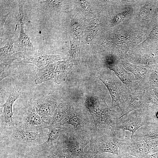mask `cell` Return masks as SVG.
<instances>
[{"label": "cell", "mask_w": 158, "mask_h": 158, "mask_svg": "<svg viewBox=\"0 0 158 158\" xmlns=\"http://www.w3.org/2000/svg\"><path fill=\"white\" fill-rule=\"evenodd\" d=\"M12 73L11 66L0 65V81L11 75Z\"/></svg>", "instance_id": "30"}, {"label": "cell", "mask_w": 158, "mask_h": 158, "mask_svg": "<svg viewBox=\"0 0 158 158\" xmlns=\"http://www.w3.org/2000/svg\"><path fill=\"white\" fill-rule=\"evenodd\" d=\"M99 18V15L95 16L86 28L84 37L85 42L87 45L92 43L98 34Z\"/></svg>", "instance_id": "26"}, {"label": "cell", "mask_w": 158, "mask_h": 158, "mask_svg": "<svg viewBox=\"0 0 158 158\" xmlns=\"http://www.w3.org/2000/svg\"><path fill=\"white\" fill-rule=\"evenodd\" d=\"M121 63L125 70L130 72L133 75L138 88L145 89L152 72L151 67L148 65L132 64L124 59H121Z\"/></svg>", "instance_id": "15"}, {"label": "cell", "mask_w": 158, "mask_h": 158, "mask_svg": "<svg viewBox=\"0 0 158 158\" xmlns=\"http://www.w3.org/2000/svg\"><path fill=\"white\" fill-rule=\"evenodd\" d=\"M144 90L139 89L132 93L130 102L125 113L120 118L128 114L134 110L142 109L145 107L143 98Z\"/></svg>", "instance_id": "24"}, {"label": "cell", "mask_w": 158, "mask_h": 158, "mask_svg": "<svg viewBox=\"0 0 158 158\" xmlns=\"http://www.w3.org/2000/svg\"><path fill=\"white\" fill-rule=\"evenodd\" d=\"M119 155H129L137 158H143L148 155L145 140L136 141L125 135L118 149Z\"/></svg>", "instance_id": "14"}, {"label": "cell", "mask_w": 158, "mask_h": 158, "mask_svg": "<svg viewBox=\"0 0 158 158\" xmlns=\"http://www.w3.org/2000/svg\"><path fill=\"white\" fill-rule=\"evenodd\" d=\"M91 132L76 131L73 127L70 126L61 135L58 143L66 148L74 158H83L85 153L84 149L90 142Z\"/></svg>", "instance_id": "4"}, {"label": "cell", "mask_w": 158, "mask_h": 158, "mask_svg": "<svg viewBox=\"0 0 158 158\" xmlns=\"http://www.w3.org/2000/svg\"><path fill=\"white\" fill-rule=\"evenodd\" d=\"M90 158V157H85V158ZM92 158H97V156H96L95 157Z\"/></svg>", "instance_id": "37"}, {"label": "cell", "mask_w": 158, "mask_h": 158, "mask_svg": "<svg viewBox=\"0 0 158 158\" xmlns=\"http://www.w3.org/2000/svg\"><path fill=\"white\" fill-rule=\"evenodd\" d=\"M91 115L95 129L105 128L115 132L117 130V126L121 116L119 112L109 107L99 114Z\"/></svg>", "instance_id": "11"}, {"label": "cell", "mask_w": 158, "mask_h": 158, "mask_svg": "<svg viewBox=\"0 0 158 158\" xmlns=\"http://www.w3.org/2000/svg\"><path fill=\"white\" fill-rule=\"evenodd\" d=\"M105 96H89L85 98L84 104L90 115L99 114L109 107Z\"/></svg>", "instance_id": "18"}, {"label": "cell", "mask_w": 158, "mask_h": 158, "mask_svg": "<svg viewBox=\"0 0 158 158\" xmlns=\"http://www.w3.org/2000/svg\"><path fill=\"white\" fill-rule=\"evenodd\" d=\"M16 121V126L29 130L47 128L49 125L48 122L43 121L36 112L32 99L28 104L20 111Z\"/></svg>", "instance_id": "6"}, {"label": "cell", "mask_w": 158, "mask_h": 158, "mask_svg": "<svg viewBox=\"0 0 158 158\" xmlns=\"http://www.w3.org/2000/svg\"><path fill=\"white\" fill-rule=\"evenodd\" d=\"M158 140V124L152 123L141 127L134 133V140L138 141L145 139Z\"/></svg>", "instance_id": "20"}, {"label": "cell", "mask_w": 158, "mask_h": 158, "mask_svg": "<svg viewBox=\"0 0 158 158\" xmlns=\"http://www.w3.org/2000/svg\"><path fill=\"white\" fill-rule=\"evenodd\" d=\"M97 158H120L119 156L116 155H110L105 153L97 156Z\"/></svg>", "instance_id": "34"}, {"label": "cell", "mask_w": 158, "mask_h": 158, "mask_svg": "<svg viewBox=\"0 0 158 158\" xmlns=\"http://www.w3.org/2000/svg\"><path fill=\"white\" fill-rule=\"evenodd\" d=\"M73 65L69 59L57 62L54 73V82L59 84L65 81Z\"/></svg>", "instance_id": "21"}, {"label": "cell", "mask_w": 158, "mask_h": 158, "mask_svg": "<svg viewBox=\"0 0 158 158\" xmlns=\"http://www.w3.org/2000/svg\"><path fill=\"white\" fill-rule=\"evenodd\" d=\"M20 87L15 86L10 93L6 102L1 106L3 108V113L1 116V120L6 124L12 126L14 124L13 113L12 110L13 104L19 98L21 95Z\"/></svg>", "instance_id": "17"}, {"label": "cell", "mask_w": 158, "mask_h": 158, "mask_svg": "<svg viewBox=\"0 0 158 158\" xmlns=\"http://www.w3.org/2000/svg\"><path fill=\"white\" fill-rule=\"evenodd\" d=\"M148 2L146 3L141 8L139 13L138 18L141 21H143L147 18L150 11V5Z\"/></svg>", "instance_id": "31"}, {"label": "cell", "mask_w": 158, "mask_h": 158, "mask_svg": "<svg viewBox=\"0 0 158 158\" xmlns=\"http://www.w3.org/2000/svg\"><path fill=\"white\" fill-rule=\"evenodd\" d=\"M68 57L67 53L58 55H48L45 54L40 49L34 54L26 57L18 63H32L39 68L42 66L55 63L61 60H65Z\"/></svg>", "instance_id": "16"}, {"label": "cell", "mask_w": 158, "mask_h": 158, "mask_svg": "<svg viewBox=\"0 0 158 158\" xmlns=\"http://www.w3.org/2000/svg\"><path fill=\"white\" fill-rule=\"evenodd\" d=\"M36 1L40 9L65 12L67 11L68 6L66 1L48 0Z\"/></svg>", "instance_id": "22"}, {"label": "cell", "mask_w": 158, "mask_h": 158, "mask_svg": "<svg viewBox=\"0 0 158 158\" xmlns=\"http://www.w3.org/2000/svg\"><path fill=\"white\" fill-rule=\"evenodd\" d=\"M143 158H158V152L148 154Z\"/></svg>", "instance_id": "35"}, {"label": "cell", "mask_w": 158, "mask_h": 158, "mask_svg": "<svg viewBox=\"0 0 158 158\" xmlns=\"http://www.w3.org/2000/svg\"><path fill=\"white\" fill-rule=\"evenodd\" d=\"M111 71L107 70L102 71L98 78L106 86L111 97L110 108L113 109L115 107H118L121 116L124 114L128 105L132 92Z\"/></svg>", "instance_id": "2"}, {"label": "cell", "mask_w": 158, "mask_h": 158, "mask_svg": "<svg viewBox=\"0 0 158 158\" xmlns=\"http://www.w3.org/2000/svg\"><path fill=\"white\" fill-rule=\"evenodd\" d=\"M56 63L38 68L35 80V84H40L54 78V73Z\"/></svg>", "instance_id": "25"}, {"label": "cell", "mask_w": 158, "mask_h": 158, "mask_svg": "<svg viewBox=\"0 0 158 158\" xmlns=\"http://www.w3.org/2000/svg\"><path fill=\"white\" fill-rule=\"evenodd\" d=\"M9 136L23 143L28 145H39L44 142L45 137L42 129L31 130L16 126L12 127Z\"/></svg>", "instance_id": "12"}, {"label": "cell", "mask_w": 158, "mask_h": 158, "mask_svg": "<svg viewBox=\"0 0 158 158\" xmlns=\"http://www.w3.org/2000/svg\"><path fill=\"white\" fill-rule=\"evenodd\" d=\"M81 7L83 8L84 10L87 11H90L91 8L88 2L85 0H79Z\"/></svg>", "instance_id": "33"}, {"label": "cell", "mask_w": 158, "mask_h": 158, "mask_svg": "<svg viewBox=\"0 0 158 158\" xmlns=\"http://www.w3.org/2000/svg\"><path fill=\"white\" fill-rule=\"evenodd\" d=\"M131 12V9H127L116 14L111 20L110 25L111 26H114L118 25Z\"/></svg>", "instance_id": "29"}, {"label": "cell", "mask_w": 158, "mask_h": 158, "mask_svg": "<svg viewBox=\"0 0 158 158\" xmlns=\"http://www.w3.org/2000/svg\"><path fill=\"white\" fill-rule=\"evenodd\" d=\"M18 3L19 11L16 19L19 23L20 33L19 37L14 43L18 47L24 49L27 57H29L34 54L40 49L34 47L30 40V38L24 32V23L23 22V19L24 17L23 6L25 1L19 0Z\"/></svg>", "instance_id": "13"}, {"label": "cell", "mask_w": 158, "mask_h": 158, "mask_svg": "<svg viewBox=\"0 0 158 158\" xmlns=\"http://www.w3.org/2000/svg\"><path fill=\"white\" fill-rule=\"evenodd\" d=\"M70 48L68 52L69 54V59L73 64L80 67L81 64L80 42L73 39L70 36Z\"/></svg>", "instance_id": "27"}, {"label": "cell", "mask_w": 158, "mask_h": 158, "mask_svg": "<svg viewBox=\"0 0 158 158\" xmlns=\"http://www.w3.org/2000/svg\"><path fill=\"white\" fill-rule=\"evenodd\" d=\"M123 139H119L117 134L105 128L96 129L92 130L89 147L85 157L93 158L104 153L119 155L118 149Z\"/></svg>", "instance_id": "1"}, {"label": "cell", "mask_w": 158, "mask_h": 158, "mask_svg": "<svg viewBox=\"0 0 158 158\" xmlns=\"http://www.w3.org/2000/svg\"><path fill=\"white\" fill-rule=\"evenodd\" d=\"M66 114L61 126L69 124L76 131L90 133L94 128L87 115L76 104H65Z\"/></svg>", "instance_id": "7"}, {"label": "cell", "mask_w": 158, "mask_h": 158, "mask_svg": "<svg viewBox=\"0 0 158 158\" xmlns=\"http://www.w3.org/2000/svg\"><path fill=\"white\" fill-rule=\"evenodd\" d=\"M60 126L47 128L49 129L47 135V139L44 142L39 145L41 150H50L54 145L58 143L61 136L68 127Z\"/></svg>", "instance_id": "19"}, {"label": "cell", "mask_w": 158, "mask_h": 158, "mask_svg": "<svg viewBox=\"0 0 158 158\" xmlns=\"http://www.w3.org/2000/svg\"><path fill=\"white\" fill-rule=\"evenodd\" d=\"M61 98L60 93L57 91L32 99L36 112L43 121H48L61 103Z\"/></svg>", "instance_id": "8"}, {"label": "cell", "mask_w": 158, "mask_h": 158, "mask_svg": "<svg viewBox=\"0 0 158 158\" xmlns=\"http://www.w3.org/2000/svg\"><path fill=\"white\" fill-rule=\"evenodd\" d=\"M10 12L8 13L6 15H4L0 13V29L1 35L3 32V27L5 20L7 18Z\"/></svg>", "instance_id": "32"}, {"label": "cell", "mask_w": 158, "mask_h": 158, "mask_svg": "<svg viewBox=\"0 0 158 158\" xmlns=\"http://www.w3.org/2000/svg\"><path fill=\"white\" fill-rule=\"evenodd\" d=\"M17 26V25L12 37L7 38H0V45L3 46L0 48V65L11 66L14 60H18V62L27 57L24 51H17L13 47V44L15 41L12 37L15 32Z\"/></svg>", "instance_id": "10"}, {"label": "cell", "mask_w": 158, "mask_h": 158, "mask_svg": "<svg viewBox=\"0 0 158 158\" xmlns=\"http://www.w3.org/2000/svg\"><path fill=\"white\" fill-rule=\"evenodd\" d=\"M120 158H137L134 157L129 155H119Z\"/></svg>", "instance_id": "36"}, {"label": "cell", "mask_w": 158, "mask_h": 158, "mask_svg": "<svg viewBox=\"0 0 158 158\" xmlns=\"http://www.w3.org/2000/svg\"><path fill=\"white\" fill-rule=\"evenodd\" d=\"M100 67L108 68L114 71L125 84L129 83L132 79V74L124 68L121 64V58L114 53L109 52L104 54L100 59Z\"/></svg>", "instance_id": "9"}, {"label": "cell", "mask_w": 158, "mask_h": 158, "mask_svg": "<svg viewBox=\"0 0 158 158\" xmlns=\"http://www.w3.org/2000/svg\"><path fill=\"white\" fill-rule=\"evenodd\" d=\"M47 158H74L69 151L61 144L54 145L49 150Z\"/></svg>", "instance_id": "28"}, {"label": "cell", "mask_w": 158, "mask_h": 158, "mask_svg": "<svg viewBox=\"0 0 158 158\" xmlns=\"http://www.w3.org/2000/svg\"><path fill=\"white\" fill-rule=\"evenodd\" d=\"M71 19L70 30L72 38L80 43L84 27L83 20L79 15L76 14L71 15Z\"/></svg>", "instance_id": "23"}, {"label": "cell", "mask_w": 158, "mask_h": 158, "mask_svg": "<svg viewBox=\"0 0 158 158\" xmlns=\"http://www.w3.org/2000/svg\"><path fill=\"white\" fill-rule=\"evenodd\" d=\"M153 122L145 108L138 109L119 118L117 129V130H122L123 135H125L126 130L131 132V138L133 139L135 133L141 127L151 124Z\"/></svg>", "instance_id": "5"}, {"label": "cell", "mask_w": 158, "mask_h": 158, "mask_svg": "<svg viewBox=\"0 0 158 158\" xmlns=\"http://www.w3.org/2000/svg\"><path fill=\"white\" fill-rule=\"evenodd\" d=\"M143 35L139 32H119L107 38L103 44L121 59L129 49L140 42Z\"/></svg>", "instance_id": "3"}]
</instances>
